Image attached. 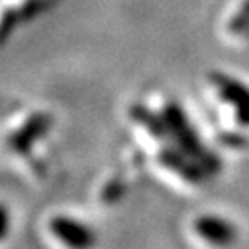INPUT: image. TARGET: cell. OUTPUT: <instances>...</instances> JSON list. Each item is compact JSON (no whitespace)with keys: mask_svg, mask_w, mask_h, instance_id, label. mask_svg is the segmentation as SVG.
I'll return each mask as SVG.
<instances>
[{"mask_svg":"<svg viewBox=\"0 0 249 249\" xmlns=\"http://www.w3.org/2000/svg\"><path fill=\"white\" fill-rule=\"evenodd\" d=\"M216 80H218V85H220L222 94H225L227 100L234 102L236 106H240L242 111H244V115L249 118V89H246L240 83L231 81V78H227V76H220V78H216Z\"/></svg>","mask_w":249,"mask_h":249,"instance_id":"6da1fadb","label":"cell"}]
</instances>
